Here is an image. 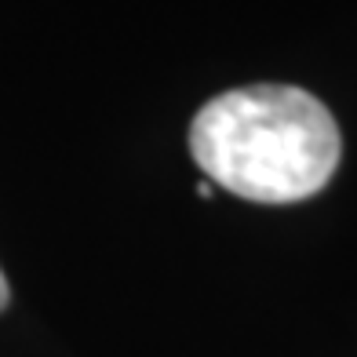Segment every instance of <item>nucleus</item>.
<instances>
[{"label":"nucleus","mask_w":357,"mask_h":357,"mask_svg":"<svg viewBox=\"0 0 357 357\" xmlns=\"http://www.w3.org/2000/svg\"><path fill=\"white\" fill-rule=\"evenodd\" d=\"M190 153L208 183L255 204H296L339 168V124L321 99L288 84L222 91L190 124Z\"/></svg>","instance_id":"obj_1"},{"label":"nucleus","mask_w":357,"mask_h":357,"mask_svg":"<svg viewBox=\"0 0 357 357\" xmlns=\"http://www.w3.org/2000/svg\"><path fill=\"white\" fill-rule=\"evenodd\" d=\"M8 299H11V288H8V278H4V270H0V310L8 306Z\"/></svg>","instance_id":"obj_2"},{"label":"nucleus","mask_w":357,"mask_h":357,"mask_svg":"<svg viewBox=\"0 0 357 357\" xmlns=\"http://www.w3.org/2000/svg\"><path fill=\"white\" fill-rule=\"evenodd\" d=\"M197 197H212V183H201L197 186Z\"/></svg>","instance_id":"obj_3"}]
</instances>
